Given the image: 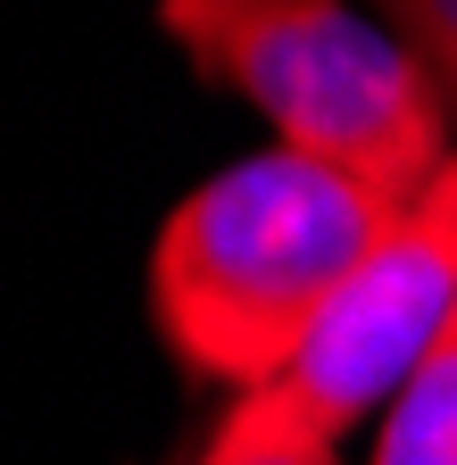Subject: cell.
I'll return each instance as SVG.
<instances>
[{
  "instance_id": "1",
  "label": "cell",
  "mask_w": 457,
  "mask_h": 465,
  "mask_svg": "<svg viewBox=\"0 0 457 465\" xmlns=\"http://www.w3.org/2000/svg\"><path fill=\"white\" fill-rule=\"evenodd\" d=\"M374 183L300 150H258L216 166L200 192L175 200L150 250V316L158 341L224 391H266L300 366V349L399 224Z\"/></svg>"
},
{
  "instance_id": "2",
  "label": "cell",
  "mask_w": 457,
  "mask_h": 465,
  "mask_svg": "<svg viewBox=\"0 0 457 465\" xmlns=\"http://www.w3.org/2000/svg\"><path fill=\"white\" fill-rule=\"evenodd\" d=\"M158 25L216 92L266 116L274 150L324 158L391 200H416L457 150L424 58L350 0H158Z\"/></svg>"
},
{
  "instance_id": "3",
  "label": "cell",
  "mask_w": 457,
  "mask_h": 465,
  "mask_svg": "<svg viewBox=\"0 0 457 465\" xmlns=\"http://www.w3.org/2000/svg\"><path fill=\"white\" fill-rule=\"evenodd\" d=\"M457 316V150L432 183L399 208V224L374 242V258L350 274V291L333 300L316 341L300 349V366L266 382L258 399L308 440H350L366 416L399 399V382L416 374L432 332Z\"/></svg>"
},
{
  "instance_id": "4",
  "label": "cell",
  "mask_w": 457,
  "mask_h": 465,
  "mask_svg": "<svg viewBox=\"0 0 457 465\" xmlns=\"http://www.w3.org/2000/svg\"><path fill=\"white\" fill-rule=\"evenodd\" d=\"M366 465H457V316L432 332L416 374L382 407V432H374Z\"/></svg>"
},
{
  "instance_id": "5",
  "label": "cell",
  "mask_w": 457,
  "mask_h": 465,
  "mask_svg": "<svg viewBox=\"0 0 457 465\" xmlns=\"http://www.w3.org/2000/svg\"><path fill=\"white\" fill-rule=\"evenodd\" d=\"M374 17L424 58V75L441 84V100L457 116V0H374Z\"/></svg>"
}]
</instances>
